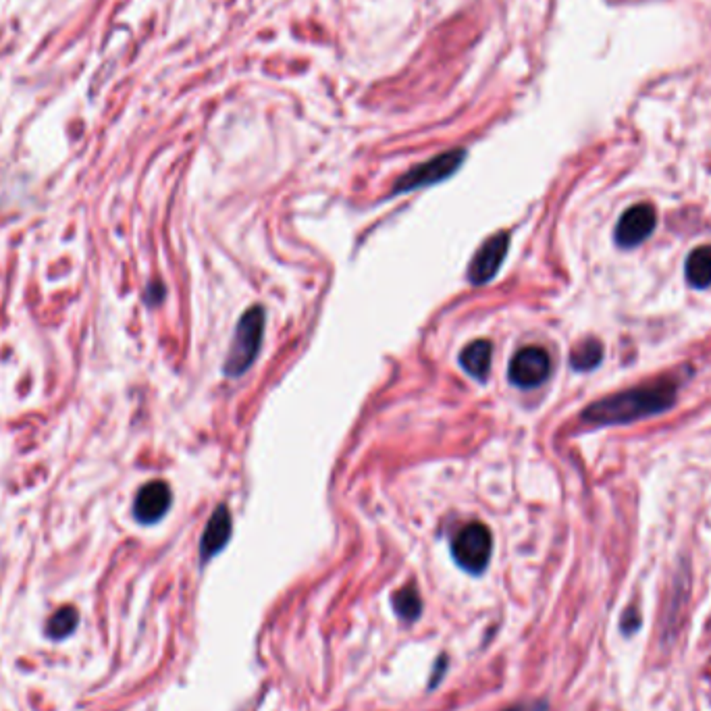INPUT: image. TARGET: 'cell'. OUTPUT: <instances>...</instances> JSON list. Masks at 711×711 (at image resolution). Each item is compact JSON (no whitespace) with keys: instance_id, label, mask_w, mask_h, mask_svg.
I'll return each mask as SVG.
<instances>
[{"instance_id":"1","label":"cell","mask_w":711,"mask_h":711,"mask_svg":"<svg viewBox=\"0 0 711 711\" xmlns=\"http://www.w3.org/2000/svg\"><path fill=\"white\" fill-rule=\"evenodd\" d=\"M678 398L676 379H657L593 402L581 420L591 427L630 425L670 410Z\"/></svg>"},{"instance_id":"2","label":"cell","mask_w":711,"mask_h":711,"mask_svg":"<svg viewBox=\"0 0 711 711\" xmlns=\"http://www.w3.org/2000/svg\"><path fill=\"white\" fill-rule=\"evenodd\" d=\"M262 333H265V310L260 306H252L246 310L233 333L229 356L225 362V373L229 377H240L252 366L262 344Z\"/></svg>"},{"instance_id":"3","label":"cell","mask_w":711,"mask_h":711,"mask_svg":"<svg viewBox=\"0 0 711 711\" xmlns=\"http://www.w3.org/2000/svg\"><path fill=\"white\" fill-rule=\"evenodd\" d=\"M493 539L485 524L470 522L458 531L452 541V556L456 564L470 572V574H483L491 560Z\"/></svg>"},{"instance_id":"4","label":"cell","mask_w":711,"mask_h":711,"mask_svg":"<svg viewBox=\"0 0 711 711\" xmlns=\"http://www.w3.org/2000/svg\"><path fill=\"white\" fill-rule=\"evenodd\" d=\"M464 158H466V150H462V148L437 154L435 158H431V161L410 169L406 175H402L398 181H395L393 196L404 194V192H414L420 188L433 186V183L445 181L447 177H452L462 167Z\"/></svg>"},{"instance_id":"5","label":"cell","mask_w":711,"mask_h":711,"mask_svg":"<svg viewBox=\"0 0 711 711\" xmlns=\"http://www.w3.org/2000/svg\"><path fill=\"white\" fill-rule=\"evenodd\" d=\"M655 227H657V213H655L653 204L639 202L635 206H630L628 210H624V215L620 217V221L616 225L614 240L620 248H626V250L637 248L649 240Z\"/></svg>"},{"instance_id":"6","label":"cell","mask_w":711,"mask_h":711,"mask_svg":"<svg viewBox=\"0 0 711 711\" xmlns=\"http://www.w3.org/2000/svg\"><path fill=\"white\" fill-rule=\"evenodd\" d=\"M549 373H551V358L543 348L537 346L518 350L510 362V371H508L510 381L522 389L541 385L549 377Z\"/></svg>"},{"instance_id":"7","label":"cell","mask_w":711,"mask_h":711,"mask_svg":"<svg viewBox=\"0 0 711 711\" xmlns=\"http://www.w3.org/2000/svg\"><path fill=\"white\" fill-rule=\"evenodd\" d=\"M508 248H510V235L506 231L491 235L489 240L479 248V252L474 254L468 267V279L474 285H483L491 281L499 271V267H502Z\"/></svg>"},{"instance_id":"8","label":"cell","mask_w":711,"mask_h":711,"mask_svg":"<svg viewBox=\"0 0 711 711\" xmlns=\"http://www.w3.org/2000/svg\"><path fill=\"white\" fill-rule=\"evenodd\" d=\"M173 502L171 489L165 481H150L146 483L134 499V518L140 524H154L161 520Z\"/></svg>"},{"instance_id":"9","label":"cell","mask_w":711,"mask_h":711,"mask_svg":"<svg viewBox=\"0 0 711 711\" xmlns=\"http://www.w3.org/2000/svg\"><path fill=\"white\" fill-rule=\"evenodd\" d=\"M231 539V514L227 506H219L215 514L210 516L206 529L202 533L200 541V560L206 564L208 560H213L217 553L229 543Z\"/></svg>"},{"instance_id":"10","label":"cell","mask_w":711,"mask_h":711,"mask_svg":"<svg viewBox=\"0 0 711 711\" xmlns=\"http://www.w3.org/2000/svg\"><path fill=\"white\" fill-rule=\"evenodd\" d=\"M491 354H493L491 341L487 339L472 341V344H468L462 350L460 364L470 377H474L477 381H487L489 368H491Z\"/></svg>"},{"instance_id":"11","label":"cell","mask_w":711,"mask_h":711,"mask_svg":"<svg viewBox=\"0 0 711 711\" xmlns=\"http://www.w3.org/2000/svg\"><path fill=\"white\" fill-rule=\"evenodd\" d=\"M684 277L695 289H705L711 285V246L695 248L687 262H684Z\"/></svg>"},{"instance_id":"12","label":"cell","mask_w":711,"mask_h":711,"mask_svg":"<svg viewBox=\"0 0 711 711\" xmlns=\"http://www.w3.org/2000/svg\"><path fill=\"white\" fill-rule=\"evenodd\" d=\"M603 360V344L595 337H589L578 344L570 354V366L578 373H587L597 368Z\"/></svg>"},{"instance_id":"13","label":"cell","mask_w":711,"mask_h":711,"mask_svg":"<svg viewBox=\"0 0 711 711\" xmlns=\"http://www.w3.org/2000/svg\"><path fill=\"white\" fill-rule=\"evenodd\" d=\"M391 605L398 618L406 622H416L420 614H423V599H420L414 585H406L400 591H395L391 597Z\"/></svg>"},{"instance_id":"14","label":"cell","mask_w":711,"mask_h":711,"mask_svg":"<svg viewBox=\"0 0 711 711\" xmlns=\"http://www.w3.org/2000/svg\"><path fill=\"white\" fill-rule=\"evenodd\" d=\"M79 624V614L73 605H65V608L57 610L46 622V635L52 641H63L73 635V630Z\"/></svg>"},{"instance_id":"15","label":"cell","mask_w":711,"mask_h":711,"mask_svg":"<svg viewBox=\"0 0 711 711\" xmlns=\"http://www.w3.org/2000/svg\"><path fill=\"white\" fill-rule=\"evenodd\" d=\"M620 628H622L624 635H632V632H637L641 628V616H639V612L635 608H630V610L624 612Z\"/></svg>"},{"instance_id":"16","label":"cell","mask_w":711,"mask_h":711,"mask_svg":"<svg viewBox=\"0 0 711 711\" xmlns=\"http://www.w3.org/2000/svg\"><path fill=\"white\" fill-rule=\"evenodd\" d=\"M504 711H547V703L545 701H526V703H518L510 709Z\"/></svg>"}]
</instances>
